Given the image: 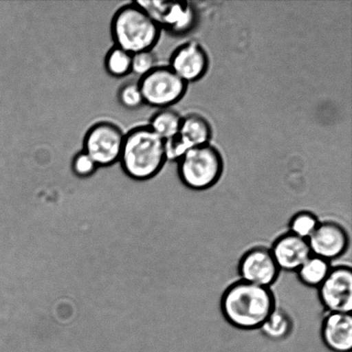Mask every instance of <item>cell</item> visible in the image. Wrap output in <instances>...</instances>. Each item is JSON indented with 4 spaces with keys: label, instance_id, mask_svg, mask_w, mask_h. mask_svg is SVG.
I'll use <instances>...</instances> for the list:
<instances>
[{
    "label": "cell",
    "instance_id": "23",
    "mask_svg": "<svg viewBox=\"0 0 352 352\" xmlns=\"http://www.w3.org/2000/svg\"><path fill=\"white\" fill-rule=\"evenodd\" d=\"M98 166L94 160L84 151L78 153L72 162V170L79 178H89L98 170Z\"/></svg>",
    "mask_w": 352,
    "mask_h": 352
},
{
    "label": "cell",
    "instance_id": "21",
    "mask_svg": "<svg viewBox=\"0 0 352 352\" xmlns=\"http://www.w3.org/2000/svg\"><path fill=\"white\" fill-rule=\"evenodd\" d=\"M190 149H192V148L179 135V133L170 138V139L164 140L165 157H166L167 161L176 162L177 163L184 156L186 151Z\"/></svg>",
    "mask_w": 352,
    "mask_h": 352
},
{
    "label": "cell",
    "instance_id": "17",
    "mask_svg": "<svg viewBox=\"0 0 352 352\" xmlns=\"http://www.w3.org/2000/svg\"><path fill=\"white\" fill-rule=\"evenodd\" d=\"M182 116L170 108L162 109L151 117L149 126L164 140L179 133Z\"/></svg>",
    "mask_w": 352,
    "mask_h": 352
},
{
    "label": "cell",
    "instance_id": "16",
    "mask_svg": "<svg viewBox=\"0 0 352 352\" xmlns=\"http://www.w3.org/2000/svg\"><path fill=\"white\" fill-rule=\"evenodd\" d=\"M292 329V317L284 309L276 307L260 331L268 340L281 341L291 336Z\"/></svg>",
    "mask_w": 352,
    "mask_h": 352
},
{
    "label": "cell",
    "instance_id": "15",
    "mask_svg": "<svg viewBox=\"0 0 352 352\" xmlns=\"http://www.w3.org/2000/svg\"><path fill=\"white\" fill-rule=\"evenodd\" d=\"M331 262L311 255L296 272L299 281L309 288H318L332 269Z\"/></svg>",
    "mask_w": 352,
    "mask_h": 352
},
{
    "label": "cell",
    "instance_id": "4",
    "mask_svg": "<svg viewBox=\"0 0 352 352\" xmlns=\"http://www.w3.org/2000/svg\"><path fill=\"white\" fill-rule=\"evenodd\" d=\"M179 179L186 188L204 191L212 188L223 172V160L212 144L195 146L177 162Z\"/></svg>",
    "mask_w": 352,
    "mask_h": 352
},
{
    "label": "cell",
    "instance_id": "13",
    "mask_svg": "<svg viewBox=\"0 0 352 352\" xmlns=\"http://www.w3.org/2000/svg\"><path fill=\"white\" fill-rule=\"evenodd\" d=\"M320 336L324 344L333 352L352 349L351 314L327 313L322 320Z\"/></svg>",
    "mask_w": 352,
    "mask_h": 352
},
{
    "label": "cell",
    "instance_id": "2",
    "mask_svg": "<svg viewBox=\"0 0 352 352\" xmlns=\"http://www.w3.org/2000/svg\"><path fill=\"white\" fill-rule=\"evenodd\" d=\"M119 162L129 179L149 182L157 177L167 162L164 140L149 126L135 127L125 134Z\"/></svg>",
    "mask_w": 352,
    "mask_h": 352
},
{
    "label": "cell",
    "instance_id": "5",
    "mask_svg": "<svg viewBox=\"0 0 352 352\" xmlns=\"http://www.w3.org/2000/svg\"><path fill=\"white\" fill-rule=\"evenodd\" d=\"M144 102L155 108L168 109L183 98L188 89L168 65H157L138 82Z\"/></svg>",
    "mask_w": 352,
    "mask_h": 352
},
{
    "label": "cell",
    "instance_id": "9",
    "mask_svg": "<svg viewBox=\"0 0 352 352\" xmlns=\"http://www.w3.org/2000/svg\"><path fill=\"white\" fill-rule=\"evenodd\" d=\"M308 243L312 255L332 262L346 253L350 247V236L340 223L325 221L320 223Z\"/></svg>",
    "mask_w": 352,
    "mask_h": 352
},
{
    "label": "cell",
    "instance_id": "10",
    "mask_svg": "<svg viewBox=\"0 0 352 352\" xmlns=\"http://www.w3.org/2000/svg\"><path fill=\"white\" fill-rule=\"evenodd\" d=\"M168 67L188 85L200 80L206 74L209 68V57L201 44L189 41L176 47Z\"/></svg>",
    "mask_w": 352,
    "mask_h": 352
},
{
    "label": "cell",
    "instance_id": "8",
    "mask_svg": "<svg viewBox=\"0 0 352 352\" xmlns=\"http://www.w3.org/2000/svg\"><path fill=\"white\" fill-rule=\"evenodd\" d=\"M280 270L270 248L255 247L248 250L238 263L240 280L271 288L277 282Z\"/></svg>",
    "mask_w": 352,
    "mask_h": 352
},
{
    "label": "cell",
    "instance_id": "11",
    "mask_svg": "<svg viewBox=\"0 0 352 352\" xmlns=\"http://www.w3.org/2000/svg\"><path fill=\"white\" fill-rule=\"evenodd\" d=\"M156 21L162 29L183 32L192 26L195 12L188 3H173L158 1H136Z\"/></svg>",
    "mask_w": 352,
    "mask_h": 352
},
{
    "label": "cell",
    "instance_id": "14",
    "mask_svg": "<svg viewBox=\"0 0 352 352\" xmlns=\"http://www.w3.org/2000/svg\"><path fill=\"white\" fill-rule=\"evenodd\" d=\"M179 134L190 147L193 148L210 143L212 129L205 117L199 113H191L182 116Z\"/></svg>",
    "mask_w": 352,
    "mask_h": 352
},
{
    "label": "cell",
    "instance_id": "7",
    "mask_svg": "<svg viewBox=\"0 0 352 352\" xmlns=\"http://www.w3.org/2000/svg\"><path fill=\"white\" fill-rule=\"evenodd\" d=\"M320 305L327 313L351 314L352 271L346 265L332 267L317 288Z\"/></svg>",
    "mask_w": 352,
    "mask_h": 352
},
{
    "label": "cell",
    "instance_id": "1",
    "mask_svg": "<svg viewBox=\"0 0 352 352\" xmlns=\"http://www.w3.org/2000/svg\"><path fill=\"white\" fill-rule=\"evenodd\" d=\"M276 307L271 288L243 280L228 286L221 296L220 309L223 318L240 330H260Z\"/></svg>",
    "mask_w": 352,
    "mask_h": 352
},
{
    "label": "cell",
    "instance_id": "20",
    "mask_svg": "<svg viewBox=\"0 0 352 352\" xmlns=\"http://www.w3.org/2000/svg\"><path fill=\"white\" fill-rule=\"evenodd\" d=\"M157 67V58L153 50L143 51L133 54L132 72L140 77L149 74L155 67Z\"/></svg>",
    "mask_w": 352,
    "mask_h": 352
},
{
    "label": "cell",
    "instance_id": "22",
    "mask_svg": "<svg viewBox=\"0 0 352 352\" xmlns=\"http://www.w3.org/2000/svg\"><path fill=\"white\" fill-rule=\"evenodd\" d=\"M119 99L122 105L129 109H136L144 103L138 82L124 85L119 92Z\"/></svg>",
    "mask_w": 352,
    "mask_h": 352
},
{
    "label": "cell",
    "instance_id": "18",
    "mask_svg": "<svg viewBox=\"0 0 352 352\" xmlns=\"http://www.w3.org/2000/svg\"><path fill=\"white\" fill-rule=\"evenodd\" d=\"M132 54L115 46L107 54L105 58L107 71L113 77H125L132 72Z\"/></svg>",
    "mask_w": 352,
    "mask_h": 352
},
{
    "label": "cell",
    "instance_id": "12",
    "mask_svg": "<svg viewBox=\"0 0 352 352\" xmlns=\"http://www.w3.org/2000/svg\"><path fill=\"white\" fill-rule=\"evenodd\" d=\"M270 250L279 270L285 272H298L312 255L308 241L289 232L278 236Z\"/></svg>",
    "mask_w": 352,
    "mask_h": 352
},
{
    "label": "cell",
    "instance_id": "19",
    "mask_svg": "<svg viewBox=\"0 0 352 352\" xmlns=\"http://www.w3.org/2000/svg\"><path fill=\"white\" fill-rule=\"evenodd\" d=\"M320 221L315 214L307 210L299 212L292 217L289 223V233L308 241L312 236Z\"/></svg>",
    "mask_w": 352,
    "mask_h": 352
},
{
    "label": "cell",
    "instance_id": "6",
    "mask_svg": "<svg viewBox=\"0 0 352 352\" xmlns=\"http://www.w3.org/2000/svg\"><path fill=\"white\" fill-rule=\"evenodd\" d=\"M125 134L111 122H98L86 133L84 151L99 167H110L120 161Z\"/></svg>",
    "mask_w": 352,
    "mask_h": 352
},
{
    "label": "cell",
    "instance_id": "3",
    "mask_svg": "<svg viewBox=\"0 0 352 352\" xmlns=\"http://www.w3.org/2000/svg\"><path fill=\"white\" fill-rule=\"evenodd\" d=\"M116 47L134 54L151 51L161 34V28L137 2L120 8L110 26Z\"/></svg>",
    "mask_w": 352,
    "mask_h": 352
}]
</instances>
